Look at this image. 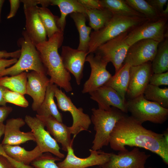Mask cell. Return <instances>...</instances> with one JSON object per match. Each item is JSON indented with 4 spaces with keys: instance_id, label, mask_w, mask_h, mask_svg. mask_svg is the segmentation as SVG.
Wrapping results in <instances>:
<instances>
[{
    "instance_id": "19",
    "label": "cell",
    "mask_w": 168,
    "mask_h": 168,
    "mask_svg": "<svg viewBox=\"0 0 168 168\" xmlns=\"http://www.w3.org/2000/svg\"><path fill=\"white\" fill-rule=\"evenodd\" d=\"M89 94L91 99L97 103L99 109L107 110L113 107L124 113L128 112L126 101H124L119 94L110 87L104 85Z\"/></svg>"
},
{
    "instance_id": "27",
    "label": "cell",
    "mask_w": 168,
    "mask_h": 168,
    "mask_svg": "<svg viewBox=\"0 0 168 168\" xmlns=\"http://www.w3.org/2000/svg\"><path fill=\"white\" fill-rule=\"evenodd\" d=\"M103 8L109 10L113 14L129 16L145 17L129 6L124 0H100Z\"/></svg>"
},
{
    "instance_id": "31",
    "label": "cell",
    "mask_w": 168,
    "mask_h": 168,
    "mask_svg": "<svg viewBox=\"0 0 168 168\" xmlns=\"http://www.w3.org/2000/svg\"><path fill=\"white\" fill-rule=\"evenodd\" d=\"M144 98L157 103L162 107L168 109V88H160L148 84L143 93Z\"/></svg>"
},
{
    "instance_id": "45",
    "label": "cell",
    "mask_w": 168,
    "mask_h": 168,
    "mask_svg": "<svg viewBox=\"0 0 168 168\" xmlns=\"http://www.w3.org/2000/svg\"><path fill=\"white\" fill-rule=\"evenodd\" d=\"M168 4L166 5V8L163 10L161 14V17L162 18H168Z\"/></svg>"
},
{
    "instance_id": "7",
    "label": "cell",
    "mask_w": 168,
    "mask_h": 168,
    "mask_svg": "<svg viewBox=\"0 0 168 168\" xmlns=\"http://www.w3.org/2000/svg\"><path fill=\"white\" fill-rule=\"evenodd\" d=\"M54 90L58 108L63 111L69 112L72 117V124L69 127L71 134L75 137L81 132L88 131L91 123L89 116L84 113L82 108H77L70 97L55 84Z\"/></svg>"
},
{
    "instance_id": "25",
    "label": "cell",
    "mask_w": 168,
    "mask_h": 168,
    "mask_svg": "<svg viewBox=\"0 0 168 168\" xmlns=\"http://www.w3.org/2000/svg\"><path fill=\"white\" fill-rule=\"evenodd\" d=\"M54 97V84L50 82L47 87L44 99L36 111V115L43 116H51L58 121L63 122V116L57 108Z\"/></svg>"
},
{
    "instance_id": "26",
    "label": "cell",
    "mask_w": 168,
    "mask_h": 168,
    "mask_svg": "<svg viewBox=\"0 0 168 168\" xmlns=\"http://www.w3.org/2000/svg\"><path fill=\"white\" fill-rule=\"evenodd\" d=\"M70 15L75 23L79 34V42L77 49L88 52L92 29L86 25L87 15L80 12L72 13Z\"/></svg>"
},
{
    "instance_id": "15",
    "label": "cell",
    "mask_w": 168,
    "mask_h": 168,
    "mask_svg": "<svg viewBox=\"0 0 168 168\" xmlns=\"http://www.w3.org/2000/svg\"><path fill=\"white\" fill-rule=\"evenodd\" d=\"M88 157L81 158L76 156L72 147L68 148L67 154L63 160L57 163L60 168H86L95 166L103 165L109 160L110 153L90 149Z\"/></svg>"
},
{
    "instance_id": "49",
    "label": "cell",
    "mask_w": 168,
    "mask_h": 168,
    "mask_svg": "<svg viewBox=\"0 0 168 168\" xmlns=\"http://www.w3.org/2000/svg\"><path fill=\"white\" fill-rule=\"evenodd\" d=\"M1 152H0V154H1Z\"/></svg>"
},
{
    "instance_id": "24",
    "label": "cell",
    "mask_w": 168,
    "mask_h": 168,
    "mask_svg": "<svg viewBox=\"0 0 168 168\" xmlns=\"http://www.w3.org/2000/svg\"><path fill=\"white\" fill-rule=\"evenodd\" d=\"M130 67L127 63L123 64L104 85L115 90L125 102L126 101L125 97L129 83Z\"/></svg>"
},
{
    "instance_id": "28",
    "label": "cell",
    "mask_w": 168,
    "mask_h": 168,
    "mask_svg": "<svg viewBox=\"0 0 168 168\" xmlns=\"http://www.w3.org/2000/svg\"><path fill=\"white\" fill-rule=\"evenodd\" d=\"M153 73H160L168 70V38L159 43L156 53L151 63Z\"/></svg>"
},
{
    "instance_id": "18",
    "label": "cell",
    "mask_w": 168,
    "mask_h": 168,
    "mask_svg": "<svg viewBox=\"0 0 168 168\" xmlns=\"http://www.w3.org/2000/svg\"><path fill=\"white\" fill-rule=\"evenodd\" d=\"M26 94L33 99L31 108L36 111L42 103L47 87L50 83L47 75L32 71L27 73Z\"/></svg>"
},
{
    "instance_id": "46",
    "label": "cell",
    "mask_w": 168,
    "mask_h": 168,
    "mask_svg": "<svg viewBox=\"0 0 168 168\" xmlns=\"http://www.w3.org/2000/svg\"><path fill=\"white\" fill-rule=\"evenodd\" d=\"M5 126L3 123H0V139L2 135L4 134Z\"/></svg>"
},
{
    "instance_id": "17",
    "label": "cell",
    "mask_w": 168,
    "mask_h": 168,
    "mask_svg": "<svg viewBox=\"0 0 168 168\" xmlns=\"http://www.w3.org/2000/svg\"><path fill=\"white\" fill-rule=\"evenodd\" d=\"M88 52L69 46H63L61 54L65 69L74 76L77 85L80 84L83 77L84 65Z\"/></svg>"
},
{
    "instance_id": "42",
    "label": "cell",
    "mask_w": 168,
    "mask_h": 168,
    "mask_svg": "<svg viewBox=\"0 0 168 168\" xmlns=\"http://www.w3.org/2000/svg\"><path fill=\"white\" fill-rule=\"evenodd\" d=\"M17 58L10 59L0 58V72L5 69L7 67L14 64L17 61Z\"/></svg>"
},
{
    "instance_id": "34",
    "label": "cell",
    "mask_w": 168,
    "mask_h": 168,
    "mask_svg": "<svg viewBox=\"0 0 168 168\" xmlns=\"http://www.w3.org/2000/svg\"><path fill=\"white\" fill-rule=\"evenodd\" d=\"M61 159L49 152L44 153L31 163L34 168H60L55 163Z\"/></svg>"
},
{
    "instance_id": "6",
    "label": "cell",
    "mask_w": 168,
    "mask_h": 168,
    "mask_svg": "<svg viewBox=\"0 0 168 168\" xmlns=\"http://www.w3.org/2000/svg\"><path fill=\"white\" fill-rule=\"evenodd\" d=\"M126 105L131 116L142 124L147 121L161 124L168 118V109L162 107L157 103L146 100L143 94L128 99Z\"/></svg>"
},
{
    "instance_id": "5",
    "label": "cell",
    "mask_w": 168,
    "mask_h": 168,
    "mask_svg": "<svg viewBox=\"0 0 168 168\" xmlns=\"http://www.w3.org/2000/svg\"><path fill=\"white\" fill-rule=\"evenodd\" d=\"M18 44L21 47V54L16 62L0 72V78L7 75L13 76L30 70L47 75L46 69L34 44L25 31Z\"/></svg>"
},
{
    "instance_id": "50",
    "label": "cell",
    "mask_w": 168,
    "mask_h": 168,
    "mask_svg": "<svg viewBox=\"0 0 168 168\" xmlns=\"http://www.w3.org/2000/svg\"><path fill=\"white\" fill-rule=\"evenodd\" d=\"M101 168H103L101 167Z\"/></svg>"
},
{
    "instance_id": "33",
    "label": "cell",
    "mask_w": 168,
    "mask_h": 168,
    "mask_svg": "<svg viewBox=\"0 0 168 168\" xmlns=\"http://www.w3.org/2000/svg\"><path fill=\"white\" fill-rule=\"evenodd\" d=\"M125 1L133 9L150 20H156L162 18L147 1L125 0Z\"/></svg>"
},
{
    "instance_id": "9",
    "label": "cell",
    "mask_w": 168,
    "mask_h": 168,
    "mask_svg": "<svg viewBox=\"0 0 168 168\" xmlns=\"http://www.w3.org/2000/svg\"><path fill=\"white\" fill-rule=\"evenodd\" d=\"M24 120L31 129L35 142L42 153L49 152L61 159L64 157V154L60 151L58 142L45 130L44 124L39 118L26 115Z\"/></svg>"
},
{
    "instance_id": "47",
    "label": "cell",
    "mask_w": 168,
    "mask_h": 168,
    "mask_svg": "<svg viewBox=\"0 0 168 168\" xmlns=\"http://www.w3.org/2000/svg\"><path fill=\"white\" fill-rule=\"evenodd\" d=\"M4 2V0H0V21L1 20V12L2 8Z\"/></svg>"
},
{
    "instance_id": "4",
    "label": "cell",
    "mask_w": 168,
    "mask_h": 168,
    "mask_svg": "<svg viewBox=\"0 0 168 168\" xmlns=\"http://www.w3.org/2000/svg\"><path fill=\"white\" fill-rule=\"evenodd\" d=\"M91 118L96 133L92 141V150L98 151L109 144L110 137L117 122L125 114L111 107L105 110L93 108Z\"/></svg>"
},
{
    "instance_id": "39",
    "label": "cell",
    "mask_w": 168,
    "mask_h": 168,
    "mask_svg": "<svg viewBox=\"0 0 168 168\" xmlns=\"http://www.w3.org/2000/svg\"><path fill=\"white\" fill-rule=\"evenodd\" d=\"M10 10L7 18L10 19L14 17L16 14L18 10L21 2L20 0H10Z\"/></svg>"
},
{
    "instance_id": "8",
    "label": "cell",
    "mask_w": 168,
    "mask_h": 168,
    "mask_svg": "<svg viewBox=\"0 0 168 168\" xmlns=\"http://www.w3.org/2000/svg\"><path fill=\"white\" fill-rule=\"evenodd\" d=\"M168 18H161L156 20H148L128 32L125 38L130 46L137 42L144 39H152L161 42L167 37Z\"/></svg>"
},
{
    "instance_id": "1",
    "label": "cell",
    "mask_w": 168,
    "mask_h": 168,
    "mask_svg": "<svg viewBox=\"0 0 168 168\" xmlns=\"http://www.w3.org/2000/svg\"><path fill=\"white\" fill-rule=\"evenodd\" d=\"M115 151H124L126 146L143 148L156 154L168 164V134L155 133L144 127L131 116L125 114L116 124L109 143Z\"/></svg>"
},
{
    "instance_id": "21",
    "label": "cell",
    "mask_w": 168,
    "mask_h": 168,
    "mask_svg": "<svg viewBox=\"0 0 168 168\" xmlns=\"http://www.w3.org/2000/svg\"><path fill=\"white\" fill-rule=\"evenodd\" d=\"M46 127L47 131L54 137L57 142L61 144L62 149L67 152L68 147L72 146L73 140L71 138V134L69 127L60 122L51 116H39L36 115Z\"/></svg>"
},
{
    "instance_id": "40",
    "label": "cell",
    "mask_w": 168,
    "mask_h": 168,
    "mask_svg": "<svg viewBox=\"0 0 168 168\" xmlns=\"http://www.w3.org/2000/svg\"><path fill=\"white\" fill-rule=\"evenodd\" d=\"M12 110V108L10 106H0V123H3L4 121Z\"/></svg>"
},
{
    "instance_id": "35",
    "label": "cell",
    "mask_w": 168,
    "mask_h": 168,
    "mask_svg": "<svg viewBox=\"0 0 168 168\" xmlns=\"http://www.w3.org/2000/svg\"><path fill=\"white\" fill-rule=\"evenodd\" d=\"M3 96L6 103H11L24 108H26L29 105V103L24 95L12 91L7 88L4 91Z\"/></svg>"
},
{
    "instance_id": "13",
    "label": "cell",
    "mask_w": 168,
    "mask_h": 168,
    "mask_svg": "<svg viewBox=\"0 0 168 168\" xmlns=\"http://www.w3.org/2000/svg\"><path fill=\"white\" fill-rule=\"evenodd\" d=\"M150 155L137 147L128 151H119L118 154L110 153L109 160L100 167L103 168H145Z\"/></svg>"
},
{
    "instance_id": "2",
    "label": "cell",
    "mask_w": 168,
    "mask_h": 168,
    "mask_svg": "<svg viewBox=\"0 0 168 168\" xmlns=\"http://www.w3.org/2000/svg\"><path fill=\"white\" fill-rule=\"evenodd\" d=\"M64 33H56L44 42L35 45L41 61L45 68L50 82L66 92L72 91L70 73L64 68L58 49L64 39Z\"/></svg>"
},
{
    "instance_id": "16",
    "label": "cell",
    "mask_w": 168,
    "mask_h": 168,
    "mask_svg": "<svg viewBox=\"0 0 168 168\" xmlns=\"http://www.w3.org/2000/svg\"><path fill=\"white\" fill-rule=\"evenodd\" d=\"M151 63L148 62L140 65L130 67L129 79L126 93L128 99L143 94L153 73Z\"/></svg>"
},
{
    "instance_id": "41",
    "label": "cell",
    "mask_w": 168,
    "mask_h": 168,
    "mask_svg": "<svg viewBox=\"0 0 168 168\" xmlns=\"http://www.w3.org/2000/svg\"><path fill=\"white\" fill-rule=\"evenodd\" d=\"M21 50L8 52L5 50H0V58H19L21 54Z\"/></svg>"
},
{
    "instance_id": "20",
    "label": "cell",
    "mask_w": 168,
    "mask_h": 168,
    "mask_svg": "<svg viewBox=\"0 0 168 168\" xmlns=\"http://www.w3.org/2000/svg\"><path fill=\"white\" fill-rule=\"evenodd\" d=\"M25 124L24 120L20 118L7 119L5 124L4 137L1 144L19 145L29 141L35 142L31 131L25 132L20 130V128Z\"/></svg>"
},
{
    "instance_id": "14",
    "label": "cell",
    "mask_w": 168,
    "mask_h": 168,
    "mask_svg": "<svg viewBox=\"0 0 168 168\" xmlns=\"http://www.w3.org/2000/svg\"><path fill=\"white\" fill-rule=\"evenodd\" d=\"M159 43L152 39H144L137 42L129 47L123 64L127 63L132 66L152 62L156 53Z\"/></svg>"
},
{
    "instance_id": "36",
    "label": "cell",
    "mask_w": 168,
    "mask_h": 168,
    "mask_svg": "<svg viewBox=\"0 0 168 168\" xmlns=\"http://www.w3.org/2000/svg\"><path fill=\"white\" fill-rule=\"evenodd\" d=\"M149 84L156 86L168 85V72L160 73H153L149 80Z\"/></svg>"
},
{
    "instance_id": "32",
    "label": "cell",
    "mask_w": 168,
    "mask_h": 168,
    "mask_svg": "<svg viewBox=\"0 0 168 168\" xmlns=\"http://www.w3.org/2000/svg\"><path fill=\"white\" fill-rule=\"evenodd\" d=\"M38 11L49 39L56 33L61 32L57 25L58 16L54 15L46 7H38Z\"/></svg>"
},
{
    "instance_id": "12",
    "label": "cell",
    "mask_w": 168,
    "mask_h": 168,
    "mask_svg": "<svg viewBox=\"0 0 168 168\" xmlns=\"http://www.w3.org/2000/svg\"><path fill=\"white\" fill-rule=\"evenodd\" d=\"M86 61L90 65L91 72L89 78L83 85L82 91L83 94L89 93L104 86L112 76L106 69L109 63L99 54H89Z\"/></svg>"
},
{
    "instance_id": "43",
    "label": "cell",
    "mask_w": 168,
    "mask_h": 168,
    "mask_svg": "<svg viewBox=\"0 0 168 168\" xmlns=\"http://www.w3.org/2000/svg\"><path fill=\"white\" fill-rule=\"evenodd\" d=\"M0 168H15L8 159L0 154Z\"/></svg>"
},
{
    "instance_id": "37",
    "label": "cell",
    "mask_w": 168,
    "mask_h": 168,
    "mask_svg": "<svg viewBox=\"0 0 168 168\" xmlns=\"http://www.w3.org/2000/svg\"><path fill=\"white\" fill-rule=\"evenodd\" d=\"M87 9H102V7L100 0H78Z\"/></svg>"
},
{
    "instance_id": "30",
    "label": "cell",
    "mask_w": 168,
    "mask_h": 168,
    "mask_svg": "<svg viewBox=\"0 0 168 168\" xmlns=\"http://www.w3.org/2000/svg\"><path fill=\"white\" fill-rule=\"evenodd\" d=\"M27 73L24 72L10 77L6 76L2 77L0 78V86L24 95L26 94Z\"/></svg>"
},
{
    "instance_id": "23",
    "label": "cell",
    "mask_w": 168,
    "mask_h": 168,
    "mask_svg": "<svg viewBox=\"0 0 168 168\" xmlns=\"http://www.w3.org/2000/svg\"><path fill=\"white\" fill-rule=\"evenodd\" d=\"M51 5L57 6L59 8L61 15L57 21L58 26L64 33L67 15L74 12L86 14V9L78 0H50Z\"/></svg>"
},
{
    "instance_id": "22",
    "label": "cell",
    "mask_w": 168,
    "mask_h": 168,
    "mask_svg": "<svg viewBox=\"0 0 168 168\" xmlns=\"http://www.w3.org/2000/svg\"><path fill=\"white\" fill-rule=\"evenodd\" d=\"M2 145L3 152L7 156L15 161L26 165H29L43 154L37 145L32 150L27 151L19 145Z\"/></svg>"
},
{
    "instance_id": "3",
    "label": "cell",
    "mask_w": 168,
    "mask_h": 168,
    "mask_svg": "<svg viewBox=\"0 0 168 168\" xmlns=\"http://www.w3.org/2000/svg\"><path fill=\"white\" fill-rule=\"evenodd\" d=\"M148 20H150L146 17L113 14L111 19L104 27L91 32L88 54L94 53L100 46L107 41Z\"/></svg>"
},
{
    "instance_id": "38",
    "label": "cell",
    "mask_w": 168,
    "mask_h": 168,
    "mask_svg": "<svg viewBox=\"0 0 168 168\" xmlns=\"http://www.w3.org/2000/svg\"><path fill=\"white\" fill-rule=\"evenodd\" d=\"M147 1L159 14L161 17V14L164 10L163 7L164 6L166 5L168 0H148Z\"/></svg>"
},
{
    "instance_id": "11",
    "label": "cell",
    "mask_w": 168,
    "mask_h": 168,
    "mask_svg": "<svg viewBox=\"0 0 168 168\" xmlns=\"http://www.w3.org/2000/svg\"><path fill=\"white\" fill-rule=\"evenodd\" d=\"M126 32L100 46L93 53L99 54L108 63L111 62L115 72L123 65L130 46L126 42Z\"/></svg>"
},
{
    "instance_id": "44",
    "label": "cell",
    "mask_w": 168,
    "mask_h": 168,
    "mask_svg": "<svg viewBox=\"0 0 168 168\" xmlns=\"http://www.w3.org/2000/svg\"><path fill=\"white\" fill-rule=\"evenodd\" d=\"M6 89L4 86H0V105L2 106H6L7 103L5 101L3 96V92Z\"/></svg>"
},
{
    "instance_id": "29",
    "label": "cell",
    "mask_w": 168,
    "mask_h": 168,
    "mask_svg": "<svg viewBox=\"0 0 168 168\" xmlns=\"http://www.w3.org/2000/svg\"><path fill=\"white\" fill-rule=\"evenodd\" d=\"M86 14L89 20L90 27L97 31L104 27L110 21L113 14L108 9H87Z\"/></svg>"
},
{
    "instance_id": "48",
    "label": "cell",
    "mask_w": 168,
    "mask_h": 168,
    "mask_svg": "<svg viewBox=\"0 0 168 168\" xmlns=\"http://www.w3.org/2000/svg\"><path fill=\"white\" fill-rule=\"evenodd\" d=\"M148 168H154V167H149Z\"/></svg>"
},
{
    "instance_id": "10",
    "label": "cell",
    "mask_w": 168,
    "mask_h": 168,
    "mask_svg": "<svg viewBox=\"0 0 168 168\" xmlns=\"http://www.w3.org/2000/svg\"><path fill=\"white\" fill-rule=\"evenodd\" d=\"M24 5L26 30L28 37L35 45L48 40L44 27L40 17L38 4L39 0H20Z\"/></svg>"
}]
</instances>
